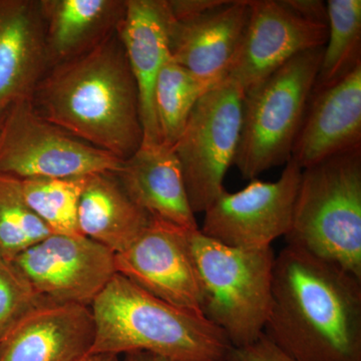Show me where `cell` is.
Here are the masks:
<instances>
[{
  "label": "cell",
  "mask_w": 361,
  "mask_h": 361,
  "mask_svg": "<svg viewBox=\"0 0 361 361\" xmlns=\"http://www.w3.org/2000/svg\"><path fill=\"white\" fill-rule=\"evenodd\" d=\"M201 287V311L219 327L233 348H243L264 334L272 304V247L240 249L190 232Z\"/></svg>",
  "instance_id": "5"
},
{
  "label": "cell",
  "mask_w": 361,
  "mask_h": 361,
  "mask_svg": "<svg viewBox=\"0 0 361 361\" xmlns=\"http://www.w3.org/2000/svg\"><path fill=\"white\" fill-rule=\"evenodd\" d=\"M249 14V0H227L195 18H171V59L197 78L206 92L214 89L227 78L243 39Z\"/></svg>",
  "instance_id": "13"
},
{
  "label": "cell",
  "mask_w": 361,
  "mask_h": 361,
  "mask_svg": "<svg viewBox=\"0 0 361 361\" xmlns=\"http://www.w3.org/2000/svg\"><path fill=\"white\" fill-rule=\"evenodd\" d=\"M94 339L90 307L42 302L0 337V361H80Z\"/></svg>",
  "instance_id": "14"
},
{
  "label": "cell",
  "mask_w": 361,
  "mask_h": 361,
  "mask_svg": "<svg viewBox=\"0 0 361 361\" xmlns=\"http://www.w3.org/2000/svg\"><path fill=\"white\" fill-rule=\"evenodd\" d=\"M292 11L305 20L329 25L326 4L322 0H284Z\"/></svg>",
  "instance_id": "28"
},
{
  "label": "cell",
  "mask_w": 361,
  "mask_h": 361,
  "mask_svg": "<svg viewBox=\"0 0 361 361\" xmlns=\"http://www.w3.org/2000/svg\"><path fill=\"white\" fill-rule=\"evenodd\" d=\"M40 8L51 68L87 54L115 35L126 0H40Z\"/></svg>",
  "instance_id": "19"
},
{
  "label": "cell",
  "mask_w": 361,
  "mask_h": 361,
  "mask_svg": "<svg viewBox=\"0 0 361 361\" xmlns=\"http://www.w3.org/2000/svg\"><path fill=\"white\" fill-rule=\"evenodd\" d=\"M49 235V228L21 198L13 177L0 175V259L11 263Z\"/></svg>",
  "instance_id": "24"
},
{
  "label": "cell",
  "mask_w": 361,
  "mask_h": 361,
  "mask_svg": "<svg viewBox=\"0 0 361 361\" xmlns=\"http://www.w3.org/2000/svg\"><path fill=\"white\" fill-rule=\"evenodd\" d=\"M226 361H297L278 348L263 334L254 343L232 348Z\"/></svg>",
  "instance_id": "26"
},
{
  "label": "cell",
  "mask_w": 361,
  "mask_h": 361,
  "mask_svg": "<svg viewBox=\"0 0 361 361\" xmlns=\"http://www.w3.org/2000/svg\"><path fill=\"white\" fill-rule=\"evenodd\" d=\"M32 103L45 120L120 160L142 146L137 85L116 32L87 54L52 66Z\"/></svg>",
  "instance_id": "2"
},
{
  "label": "cell",
  "mask_w": 361,
  "mask_h": 361,
  "mask_svg": "<svg viewBox=\"0 0 361 361\" xmlns=\"http://www.w3.org/2000/svg\"><path fill=\"white\" fill-rule=\"evenodd\" d=\"M323 49L301 52L244 96L234 165L246 180L290 160L322 63Z\"/></svg>",
  "instance_id": "6"
},
{
  "label": "cell",
  "mask_w": 361,
  "mask_h": 361,
  "mask_svg": "<svg viewBox=\"0 0 361 361\" xmlns=\"http://www.w3.org/2000/svg\"><path fill=\"white\" fill-rule=\"evenodd\" d=\"M2 116H1V118H0V123H1Z\"/></svg>",
  "instance_id": "31"
},
{
  "label": "cell",
  "mask_w": 361,
  "mask_h": 361,
  "mask_svg": "<svg viewBox=\"0 0 361 361\" xmlns=\"http://www.w3.org/2000/svg\"><path fill=\"white\" fill-rule=\"evenodd\" d=\"M80 361H121L118 355L109 353H90Z\"/></svg>",
  "instance_id": "30"
},
{
  "label": "cell",
  "mask_w": 361,
  "mask_h": 361,
  "mask_svg": "<svg viewBox=\"0 0 361 361\" xmlns=\"http://www.w3.org/2000/svg\"><path fill=\"white\" fill-rule=\"evenodd\" d=\"M128 196L149 217L188 231L199 230L174 149L141 146L116 173Z\"/></svg>",
  "instance_id": "18"
},
{
  "label": "cell",
  "mask_w": 361,
  "mask_h": 361,
  "mask_svg": "<svg viewBox=\"0 0 361 361\" xmlns=\"http://www.w3.org/2000/svg\"><path fill=\"white\" fill-rule=\"evenodd\" d=\"M121 361H172L163 356L154 355V353H147V351H133V353H126L123 360Z\"/></svg>",
  "instance_id": "29"
},
{
  "label": "cell",
  "mask_w": 361,
  "mask_h": 361,
  "mask_svg": "<svg viewBox=\"0 0 361 361\" xmlns=\"http://www.w3.org/2000/svg\"><path fill=\"white\" fill-rule=\"evenodd\" d=\"M285 240L361 278V148L303 169Z\"/></svg>",
  "instance_id": "4"
},
{
  "label": "cell",
  "mask_w": 361,
  "mask_h": 361,
  "mask_svg": "<svg viewBox=\"0 0 361 361\" xmlns=\"http://www.w3.org/2000/svg\"><path fill=\"white\" fill-rule=\"evenodd\" d=\"M243 39L226 80L247 92L301 52L324 47L329 25L305 20L284 0H249Z\"/></svg>",
  "instance_id": "12"
},
{
  "label": "cell",
  "mask_w": 361,
  "mask_h": 361,
  "mask_svg": "<svg viewBox=\"0 0 361 361\" xmlns=\"http://www.w3.org/2000/svg\"><path fill=\"white\" fill-rule=\"evenodd\" d=\"M122 160L45 120L32 99L13 104L0 123V175L27 178L116 174Z\"/></svg>",
  "instance_id": "8"
},
{
  "label": "cell",
  "mask_w": 361,
  "mask_h": 361,
  "mask_svg": "<svg viewBox=\"0 0 361 361\" xmlns=\"http://www.w3.org/2000/svg\"><path fill=\"white\" fill-rule=\"evenodd\" d=\"M244 92L225 80L195 104L174 151L195 214L204 213L225 189L241 135Z\"/></svg>",
  "instance_id": "7"
},
{
  "label": "cell",
  "mask_w": 361,
  "mask_h": 361,
  "mask_svg": "<svg viewBox=\"0 0 361 361\" xmlns=\"http://www.w3.org/2000/svg\"><path fill=\"white\" fill-rule=\"evenodd\" d=\"M205 92L197 78L169 59L159 73L154 92L157 123L163 146L174 148L195 104Z\"/></svg>",
  "instance_id": "23"
},
{
  "label": "cell",
  "mask_w": 361,
  "mask_h": 361,
  "mask_svg": "<svg viewBox=\"0 0 361 361\" xmlns=\"http://www.w3.org/2000/svg\"><path fill=\"white\" fill-rule=\"evenodd\" d=\"M264 336L297 361H361V278L285 246L275 257Z\"/></svg>",
  "instance_id": "1"
},
{
  "label": "cell",
  "mask_w": 361,
  "mask_h": 361,
  "mask_svg": "<svg viewBox=\"0 0 361 361\" xmlns=\"http://www.w3.org/2000/svg\"><path fill=\"white\" fill-rule=\"evenodd\" d=\"M361 148V63L336 84L311 94L291 160L303 170Z\"/></svg>",
  "instance_id": "15"
},
{
  "label": "cell",
  "mask_w": 361,
  "mask_h": 361,
  "mask_svg": "<svg viewBox=\"0 0 361 361\" xmlns=\"http://www.w3.org/2000/svg\"><path fill=\"white\" fill-rule=\"evenodd\" d=\"M90 310V353L147 351L172 361H226L233 348L224 332L201 313L166 302L118 273Z\"/></svg>",
  "instance_id": "3"
},
{
  "label": "cell",
  "mask_w": 361,
  "mask_h": 361,
  "mask_svg": "<svg viewBox=\"0 0 361 361\" xmlns=\"http://www.w3.org/2000/svg\"><path fill=\"white\" fill-rule=\"evenodd\" d=\"M190 232L151 218L126 250L115 254L118 274L177 307L201 313V287Z\"/></svg>",
  "instance_id": "11"
},
{
  "label": "cell",
  "mask_w": 361,
  "mask_h": 361,
  "mask_svg": "<svg viewBox=\"0 0 361 361\" xmlns=\"http://www.w3.org/2000/svg\"><path fill=\"white\" fill-rule=\"evenodd\" d=\"M78 230L113 253L139 238L151 217L128 196L114 173L87 177L78 205Z\"/></svg>",
  "instance_id": "20"
},
{
  "label": "cell",
  "mask_w": 361,
  "mask_h": 361,
  "mask_svg": "<svg viewBox=\"0 0 361 361\" xmlns=\"http://www.w3.org/2000/svg\"><path fill=\"white\" fill-rule=\"evenodd\" d=\"M49 68L40 1L0 0V118L32 99Z\"/></svg>",
  "instance_id": "17"
},
{
  "label": "cell",
  "mask_w": 361,
  "mask_h": 361,
  "mask_svg": "<svg viewBox=\"0 0 361 361\" xmlns=\"http://www.w3.org/2000/svg\"><path fill=\"white\" fill-rule=\"evenodd\" d=\"M166 0H126L125 13L116 35L125 51L139 94L142 146H159L154 92L159 73L171 58Z\"/></svg>",
  "instance_id": "16"
},
{
  "label": "cell",
  "mask_w": 361,
  "mask_h": 361,
  "mask_svg": "<svg viewBox=\"0 0 361 361\" xmlns=\"http://www.w3.org/2000/svg\"><path fill=\"white\" fill-rule=\"evenodd\" d=\"M227 0H166L169 13L174 20L200 16L224 4Z\"/></svg>",
  "instance_id": "27"
},
{
  "label": "cell",
  "mask_w": 361,
  "mask_h": 361,
  "mask_svg": "<svg viewBox=\"0 0 361 361\" xmlns=\"http://www.w3.org/2000/svg\"><path fill=\"white\" fill-rule=\"evenodd\" d=\"M87 177L13 180L26 205L51 234L82 235L78 230V205Z\"/></svg>",
  "instance_id": "22"
},
{
  "label": "cell",
  "mask_w": 361,
  "mask_h": 361,
  "mask_svg": "<svg viewBox=\"0 0 361 361\" xmlns=\"http://www.w3.org/2000/svg\"><path fill=\"white\" fill-rule=\"evenodd\" d=\"M11 263L42 300L87 307L116 274L115 253L82 235H49Z\"/></svg>",
  "instance_id": "10"
},
{
  "label": "cell",
  "mask_w": 361,
  "mask_h": 361,
  "mask_svg": "<svg viewBox=\"0 0 361 361\" xmlns=\"http://www.w3.org/2000/svg\"><path fill=\"white\" fill-rule=\"evenodd\" d=\"M301 173L290 159L275 182L253 179L236 193L223 190L204 212L202 234L234 248L271 247L290 229Z\"/></svg>",
  "instance_id": "9"
},
{
  "label": "cell",
  "mask_w": 361,
  "mask_h": 361,
  "mask_svg": "<svg viewBox=\"0 0 361 361\" xmlns=\"http://www.w3.org/2000/svg\"><path fill=\"white\" fill-rule=\"evenodd\" d=\"M329 37L312 92L336 84L361 63L360 0H329Z\"/></svg>",
  "instance_id": "21"
},
{
  "label": "cell",
  "mask_w": 361,
  "mask_h": 361,
  "mask_svg": "<svg viewBox=\"0 0 361 361\" xmlns=\"http://www.w3.org/2000/svg\"><path fill=\"white\" fill-rule=\"evenodd\" d=\"M42 300L13 263L0 259V337Z\"/></svg>",
  "instance_id": "25"
}]
</instances>
